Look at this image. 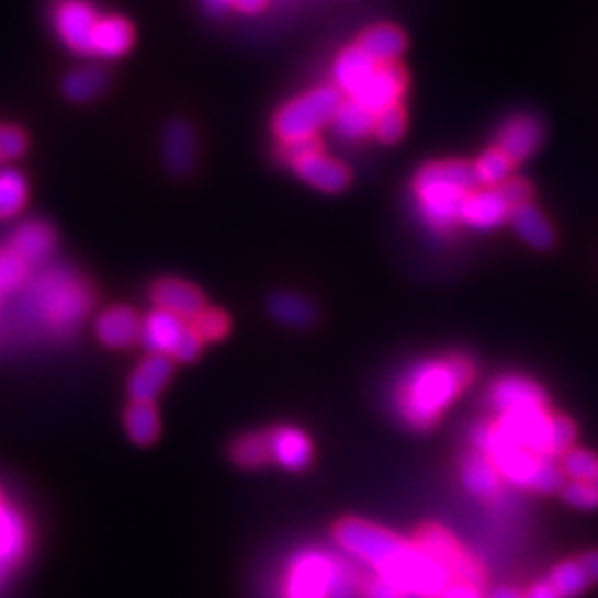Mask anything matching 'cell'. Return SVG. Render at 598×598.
Masks as SVG:
<instances>
[{"instance_id":"cell-1","label":"cell","mask_w":598,"mask_h":598,"mask_svg":"<svg viewBox=\"0 0 598 598\" xmlns=\"http://www.w3.org/2000/svg\"><path fill=\"white\" fill-rule=\"evenodd\" d=\"M337 545L352 558L369 563L380 576L424 598H441L450 574L415 541L408 543L386 528L364 519H343L335 526Z\"/></svg>"},{"instance_id":"cell-2","label":"cell","mask_w":598,"mask_h":598,"mask_svg":"<svg viewBox=\"0 0 598 598\" xmlns=\"http://www.w3.org/2000/svg\"><path fill=\"white\" fill-rule=\"evenodd\" d=\"M474 366L463 354H450L435 362H421L404 373L395 388V408L415 430H428L441 413L470 384Z\"/></svg>"},{"instance_id":"cell-3","label":"cell","mask_w":598,"mask_h":598,"mask_svg":"<svg viewBox=\"0 0 598 598\" xmlns=\"http://www.w3.org/2000/svg\"><path fill=\"white\" fill-rule=\"evenodd\" d=\"M93 291L69 269L41 273L23 295V319L65 335L74 330L91 311Z\"/></svg>"},{"instance_id":"cell-4","label":"cell","mask_w":598,"mask_h":598,"mask_svg":"<svg viewBox=\"0 0 598 598\" xmlns=\"http://www.w3.org/2000/svg\"><path fill=\"white\" fill-rule=\"evenodd\" d=\"M472 443L478 454L488 456L499 474L519 488L534 493H561L565 486V472L556 459L539 456L510 443L497 424L482 421L472 428Z\"/></svg>"},{"instance_id":"cell-5","label":"cell","mask_w":598,"mask_h":598,"mask_svg":"<svg viewBox=\"0 0 598 598\" xmlns=\"http://www.w3.org/2000/svg\"><path fill=\"white\" fill-rule=\"evenodd\" d=\"M357 589H362V578L346 558L304 548L286 561L278 598H352Z\"/></svg>"},{"instance_id":"cell-6","label":"cell","mask_w":598,"mask_h":598,"mask_svg":"<svg viewBox=\"0 0 598 598\" xmlns=\"http://www.w3.org/2000/svg\"><path fill=\"white\" fill-rule=\"evenodd\" d=\"M474 165L467 162H432L415 178V198L424 222L439 233L450 230L459 222L461 204L476 189Z\"/></svg>"},{"instance_id":"cell-7","label":"cell","mask_w":598,"mask_h":598,"mask_svg":"<svg viewBox=\"0 0 598 598\" xmlns=\"http://www.w3.org/2000/svg\"><path fill=\"white\" fill-rule=\"evenodd\" d=\"M497 426L510 443L548 459L563 456L576 439V426L563 415H550L548 408L499 415Z\"/></svg>"},{"instance_id":"cell-8","label":"cell","mask_w":598,"mask_h":598,"mask_svg":"<svg viewBox=\"0 0 598 598\" xmlns=\"http://www.w3.org/2000/svg\"><path fill=\"white\" fill-rule=\"evenodd\" d=\"M341 102V91L337 87L311 89L278 111L273 120V132L282 143L313 138L335 117Z\"/></svg>"},{"instance_id":"cell-9","label":"cell","mask_w":598,"mask_h":598,"mask_svg":"<svg viewBox=\"0 0 598 598\" xmlns=\"http://www.w3.org/2000/svg\"><path fill=\"white\" fill-rule=\"evenodd\" d=\"M415 543L435 561H439L450 578H459L461 583H470L474 587H482L486 583V569L482 563L474 561L445 528L435 523L424 526L417 532Z\"/></svg>"},{"instance_id":"cell-10","label":"cell","mask_w":598,"mask_h":598,"mask_svg":"<svg viewBox=\"0 0 598 598\" xmlns=\"http://www.w3.org/2000/svg\"><path fill=\"white\" fill-rule=\"evenodd\" d=\"M100 14L89 0H56L52 21L60 41L80 56H93L91 36Z\"/></svg>"},{"instance_id":"cell-11","label":"cell","mask_w":598,"mask_h":598,"mask_svg":"<svg viewBox=\"0 0 598 598\" xmlns=\"http://www.w3.org/2000/svg\"><path fill=\"white\" fill-rule=\"evenodd\" d=\"M30 526L0 488V585L23 563L30 552Z\"/></svg>"},{"instance_id":"cell-12","label":"cell","mask_w":598,"mask_h":598,"mask_svg":"<svg viewBox=\"0 0 598 598\" xmlns=\"http://www.w3.org/2000/svg\"><path fill=\"white\" fill-rule=\"evenodd\" d=\"M406 91V74L397 63H382L373 69V74L359 84L350 100L362 104L371 113H380L393 104H399V98Z\"/></svg>"},{"instance_id":"cell-13","label":"cell","mask_w":598,"mask_h":598,"mask_svg":"<svg viewBox=\"0 0 598 598\" xmlns=\"http://www.w3.org/2000/svg\"><path fill=\"white\" fill-rule=\"evenodd\" d=\"M510 202L501 193V189H484L472 191L465 195L459 213V222L476 230H490L510 219Z\"/></svg>"},{"instance_id":"cell-14","label":"cell","mask_w":598,"mask_h":598,"mask_svg":"<svg viewBox=\"0 0 598 598\" xmlns=\"http://www.w3.org/2000/svg\"><path fill=\"white\" fill-rule=\"evenodd\" d=\"M490 404L499 415L528 410V408H548V395L543 388L521 375H506L497 380L490 388Z\"/></svg>"},{"instance_id":"cell-15","label":"cell","mask_w":598,"mask_h":598,"mask_svg":"<svg viewBox=\"0 0 598 598\" xmlns=\"http://www.w3.org/2000/svg\"><path fill=\"white\" fill-rule=\"evenodd\" d=\"M291 167L295 169V173L308 182L311 187L324 191V193H339L348 187L350 182V171L332 160V158H326L321 154V149H315L306 156H300L297 160L291 162Z\"/></svg>"},{"instance_id":"cell-16","label":"cell","mask_w":598,"mask_h":598,"mask_svg":"<svg viewBox=\"0 0 598 598\" xmlns=\"http://www.w3.org/2000/svg\"><path fill=\"white\" fill-rule=\"evenodd\" d=\"M151 300L158 304L160 311L178 315L180 319H195L204 311L202 293L182 280H160L151 286Z\"/></svg>"},{"instance_id":"cell-17","label":"cell","mask_w":598,"mask_h":598,"mask_svg":"<svg viewBox=\"0 0 598 598\" xmlns=\"http://www.w3.org/2000/svg\"><path fill=\"white\" fill-rule=\"evenodd\" d=\"M543 140V127L532 115H517L508 120L499 134V147L515 165L528 160Z\"/></svg>"},{"instance_id":"cell-18","label":"cell","mask_w":598,"mask_h":598,"mask_svg":"<svg viewBox=\"0 0 598 598\" xmlns=\"http://www.w3.org/2000/svg\"><path fill=\"white\" fill-rule=\"evenodd\" d=\"M271 445V461L286 470H304L313 459V443L306 432L293 426H280L267 432Z\"/></svg>"},{"instance_id":"cell-19","label":"cell","mask_w":598,"mask_h":598,"mask_svg":"<svg viewBox=\"0 0 598 598\" xmlns=\"http://www.w3.org/2000/svg\"><path fill=\"white\" fill-rule=\"evenodd\" d=\"M140 332L143 321L127 306H113L95 321V335L109 348H129L140 339Z\"/></svg>"},{"instance_id":"cell-20","label":"cell","mask_w":598,"mask_h":598,"mask_svg":"<svg viewBox=\"0 0 598 598\" xmlns=\"http://www.w3.org/2000/svg\"><path fill=\"white\" fill-rule=\"evenodd\" d=\"M54 249H56L54 228L38 219L21 224L14 230L12 245H10V251H14L27 267L45 262Z\"/></svg>"},{"instance_id":"cell-21","label":"cell","mask_w":598,"mask_h":598,"mask_svg":"<svg viewBox=\"0 0 598 598\" xmlns=\"http://www.w3.org/2000/svg\"><path fill=\"white\" fill-rule=\"evenodd\" d=\"M171 375H173V364L167 354H151L143 359L140 366L134 371L129 380L132 399L154 404V399L165 391Z\"/></svg>"},{"instance_id":"cell-22","label":"cell","mask_w":598,"mask_h":598,"mask_svg":"<svg viewBox=\"0 0 598 598\" xmlns=\"http://www.w3.org/2000/svg\"><path fill=\"white\" fill-rule=\"evenodd\" d=\"M134 38L136 34L129 21L120 16H100L91 36L93 56H102V58L123 56L132 49Z\"/></svg>"},{"instance_id":"cell-23","label":"cell","mask_w":598,"mask_h":598,"mask_svg":"<svg viewBox=\"0 0 598 598\" xmlns=\"http://www.w3.org/2000/svg\"><path fill=\"white\" fill-rule=\"evenodd\" d=\"M461 484L476 499H493L501 490V474L484 454H465L461 461Z\"/></svg>"},{"instance_id":"cell-24","label":"cell","mask_w":598,"mask_h":598,"mask_svg":"<svg viewBox=\"0 0 598 598\" xmlns=\"http://www.w3.org/2000/svg\"><path fill=\"white\" fill-rule=\"evenodd\" d=\"M510 224L523 242L537 251H548L554 247V228L545 215L530 202H523L510 211Z\"/></svg>"},{"instance_id":"cell-25","label":"cell","mask_w":598,"mask_h":598,"mask_svg":"<svg viewBox=\"0 0 598 598\" xmlns=\"http://www.w3.org/2000/svg\"><path fill=\"white\" fill-rule=\"evenodd\" d=\"M184 330V319L158 308L143 321L140 339L154 354H173Z\"/></svg>"},{"instance_id":"cell-26","label":"cell","mask_w":598,"mask_h":598,"mask_svg":"<svg viewBox=\"0 0 598 598\" xmlns=\"http://www.w3.org/2000/svg\"><path fill=\"white\" fill-rule=\"evenodd\" d=\"M165 158L169 169L178 176H184L193 169L195 136H193V129L187 123H182V120L171 123L165 134Z\"/></svg>"},{"instance_id":"cell-27","label":"cell","mask_w":598,"mask_h":598,"mask_svg":"<svg viewBox=\"0 0 598 598\" xmlns=\"http://www.w3.org/2000/svg\"><path fill=\"white\" fill-rule=\"evenodd\" d=\"M359 47H362L377 65L395 63L406 49V36L395 25H375L362 34Z\"/></svg>"},{"instance_id":"cell-28","label":"cell","mask_w":598,"mask_h":598,"mask_svg":"<svg viewBox=\"0 0 598 598\" xmlns=\"http://www.w3.org/2000/svg\"><path fill=\"white\" fill-rule=\"evenodd\" d=\"M375 67L377 63L362 47H348L339 54L335 63V84L339 91H346L350 95L373 74Z\"/></svg>"},{"instance_id":"cell-29","label":"cell","mask_w":598,"mask_h":598,"mask_svg":"<svg viewBox=\"0 0 598 598\" xmlns=\"http://www.w3.org/2000/svg\"><path fill=\"white\" fill-rule=\"evenodd\" d=\"M332 125H335V132L339 138L350 140V143L362 140L371 132H375V113H371L362 104H357L354 100H346L337 109V113L332 117Z\"/></svg>"},{"instance_id":"cell-30","label":"cell","mask_w":598,"mask_h":598,"mask_svg":"<svg viewBox=\"0 0 598 598\" xmlns=\"http://www.w3.org/2000/svg\"><path fill=\"white\" fill-rule=\"evenodd\" d=\"M125 428L138 445H149L160 435V417L154 404L134 402L125 413Z\"/></svg>"},{"instance_id":"cell-31","label":"cell","mask_w":598,"mask_h":598,"mask_svg":"<svg viewBox=\"0 0 598 598\" xmlns=\"http://www.w3.org/2000/svg\"><path fill=\"white\" fill-rule=\"evenodd\" d=\"M106 74L100 67H82L65 78V95L74 102H87L106 89Z\"/></svg>"},{"instance_id":"cell-32","label":"cell","mask_w":598,"mask_h":598,"mask_svg":"<svg viewBox=\"0 0 598 598\" xmlns=\"http://www.w3.org/2000/svg\"><path fill=\"white\" fill-rule=\"evenodd\" d=\"M230 459L239 465V467H262L264 463L271 461V445H269V435L267 432H251L239 437L233 445H230Z\"/></svg>"},{"instance_id":"cell-33","label":"cell","mask_w":598,"mask_h":598,"mask_svg":"<svg viewBox=\"0 0 598 598\" xmlns=\"http://www.w3.org/2000/svg\"><path fill=\"white\" fill-rule=\"evenodd\" d=\"M27 204V180L21 171H0V219H12Z\"/></svg>"},{"instance_id":"cell-34","label":"cell","mask_w":598,"mask_h":598,"mask_svg":"<svg viewBox=\"0 0 598 598\" xmlns=\"http://www.w3.org/2000/svg\"><path fill=\"white\" fill-rule=\"evenodd\" d=\"M548 580L552 583V587H554L563 598H574V596L583 594L587 587L594 585L591 578L587 576L585 567L580 565L578 556L572 558V561L558 563V565L552 569V574H550Z\"/></svg>"},{"instance_id":"cell-35","label":"cell","mask_w":598,"mask_h":598,"mask_svg":"<svg viewBox=\"0 0 598 598\" xmlns=\"http://www.w3.org/2000/svg\"><path fill=\"white\" fill-rule=\"evenodd\" d=\"M512 160L501 149H490L474 162L476 180L488 187L504 184L512 171Z\"/></svg>"},{"instance_id":"cell-36","label":"cell","mask_w":598,"mask_h":598,"mask_svg":"<svg viewBox=\"0 0 598 598\" xmlns=\"http://www.w3.org/2000/svg\"><path fill=\"white\" fill-rule=\"evenodd\" d=\"M271 311L280 321H284L289 326H297V328L308 326L313 321V317H315L313 306L306 300L297 297V295H278V297H273Z\"/></svg>"},{"instance_id":"cell-37","label":"cell","mask_w":598,"mask_h":598,"mask_svg":"<svg viewBox=\"0 0 598 598\" xmlns=\"http://www.w3.org/2000/svg\"><path fill=\"white\" fill-rule=\"evenodd\" d=\"M561 467L572 482H594V476L598 474V456L589 450L569 448L561 456Z\"/></svg>"},{"instance_id":"cell-38","label":"cell","mask_w":598,"mask_h":598,"mask_svg":"<svg viewBox=\"0 0 598 598\" xmlns=\"http://www.w3.org/2000/svg\"><path fill=\"white\" fill-rule=\"evenodd\" d=\"M27 269L30 267L14 251H0V297H5L25 282Z\"/></svg>"},{"instance_id":"cell-39","label":"cell","mask_w":598,"mask_h":598,"mask_svg":"<svg viewBox=\"0 0 598 598\" xmlns=\"http://www.w3.org/2000/svg\"><path fill=\"white\" fill-rule=\"evenodd\" d=\"M406 132V113L399 104H393L375 115V134L382 143L393 145Z\"/></svg>"},{"instance_id":"cell-40","label":"cell","mask_w":598,"mask_h":598,"mask_svg":"<svg viewBox=\"0 0 598 598\" xmlns=\"http://www.w3.org/2000/svg\"><path fill=\"white\" fill-rule=\"evenodd\" d=\"M561 497L576 510H598V490L591 482H569L561 488Z\"/></svg>"},{"instance_id":"cell-41","label":"cell","mask_w":598,"mask_h":598,"mask_svg":"<svg viewBox=\"0 0 598 598\" xmlns=\"http://www.w3.org/2000/svg\"><path fill=\"white\" fill-rule=\"evenodd\" d=\"M193 328L202 337V341H217L226 335L228 330V317L222 311H202L193 319Z\"/></svg>"},{"instance_id":"cell-42","label":"cell","mask_w":598,"mask_h":598,"mask_svg":"<svg viewBox=\"0 0 598 598\" xmlns=\"http://www.w3.org/2000/svg\"><path fill=\"white\" fill-rule=\"evenodd\" d=\"M362 594H364V598H408L410 596L397 583H393L391 578L380 576V574L375 578H369L366 583H362Z\"/></svg>"},{"instance_id":"cell-43","label":"cell","mask_w":598,"mask_h":598,"mask_svg":"<svg viewBox=\"0 0 598 598\" xmlns=\"http://www.w3.org/2000/svg\"><path fill=\"white\" fill-rule=\"evenodd\" d=\"M202 337L198 335V330L191 326H187V330L182 332V337H180V341H178V346H176V350H173V354H176V359H180V362H193V359L200 354V350H202Z\"/></svg>"},{"instance_id":"cell-44","label":"cell","mask_w":598,"mask_h":598,"mask_svg":"<svg viewBox=\"0 0 598 598\" xmlns=\"http://www.w3.org/2000/svg\"><path fill=\"white\" fill-rule=\"evenodd\" d=\"M499 189H501V193L506 195V200L510 202L512 208L530 200V187L523 180H506Z\"/></svg>"},{"instance_id":"cell-45","label":"cell","mask_w":598,"mask_h":598,"mask_svg":"<svg viewBox=\"0 0 598 598\" xmlns=\"http://www.w3.org/2000/svg\"><path fill=\"white\" fill-rule=\"evenodd\" d=\"M441 598H482V591H478V587L470 585V583H450L443 591Z\"/></svg>"},{"instance_id":"cell-46","label":"cell","mask_w":598,"mask_h":598,"mask_svg":"<svg viewBox=\"0 0 598 598\" xmlns=\"http://www.w3.org/2000/svg\"><path fill=\"white\" fill-rule=\"evenodd\" d=\"M269 5V0H230V8L245 12V14H258Z\"/></svg>"},{"instance_id":"cell-47","label":"cell","mask_w":598,"mask_h":598,"mask_svg":"<svg viewBox=\"0 0 598 598\" xmlns=\"http://www.w3.org/2000/svg\"><path fill=\"white\" fill-rule=\"evenodd\" d=\"M580 565L585 567L587 576L591 578V583H598V550H591V552H585L578 556Z\"/></svg>"},{"instance_id":"cell-48","label":"cell","mask_w":598,"mask_h":598,"mask_svg":"<svg viewBox=\"0 0 598 598\" xmlns=\"http://www.w3.org/2000/svg\"><path fill=\"white\" fill-rule=\"evenodd\" d=\"M526 598H563V596L552 587L550 580H543V583L532 585V587L528 589Z\"/></svg>"},{"instance_id":"cell-49","label":"cell","mask_w":598,"mask_h":598,"mask_svg":"<svg viewBox=\"0 0 598 598\" xmlns=\"http://www.w3.org/2000/svg\"><path fill=\"white\" fill-rule=\"evenodd\" d=\"M488 598H526V594H521L519 589L515 587H508V585H501L497 589H493V594Z\"/></svg>"},{"instance_id":"cell-50","label":"cell","mask_w":598,"mask_h":598,"mask_svg":"<svg viewBox=\"0 0 598 598\" xmlns=\"http://www.w3.org/2000/svg\"><path fill=\"white\" fill-rule=\"evenodd\" d=\"M204 8L211 14H222L226 8H230V0H204Z\"/></svg>"},{"instance_id":"cell-51","label":"cell","mask_w":598,"mask_h":598,"mask_svg":"<svg viewBox=\"0 0 598 598\" xmlns=\"http://www.w3.org/2000/svg\"><path fill=\"white\" fill-rule=\"evenodd\" d=\"M591 486H594V488H596V490H598V474H596V476H594V482H591Z\"/></svg>"},{"instance_id":"cell-52","label":"cell","mask_w":598,"mask_h":598,"mask_svg":"<svg viewBox=\"0 0 598 598\" xmlns=\"http://www.w3.org/2000/svg\"><path fill=\"white\" fill-rule=\"evenodd\" d=\"M5 160V156H3V149H0V162H3Z\"/></svg>"}]
</instances>
